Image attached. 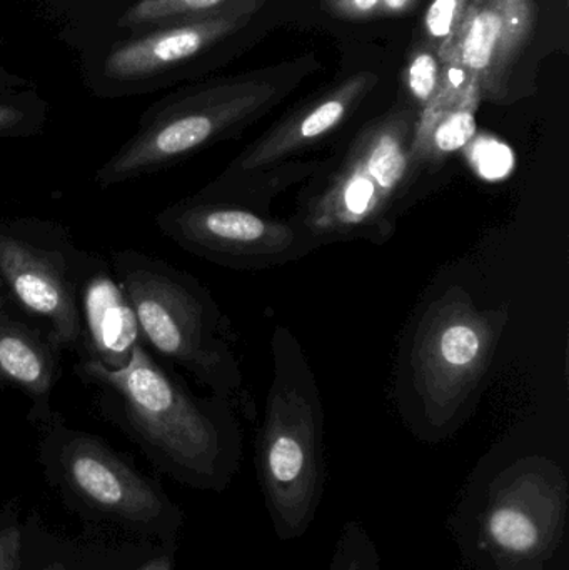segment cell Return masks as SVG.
Masks as SVG:
<instances>
[{"label": "cell", "instance_id": "obj_26", "mask_svg": "<svg viewBox=\"0 0 569 570\" xmlns=\"http://www.w3.org/2000/svg\"><path fill=\"white\" fill-rule=\"evenodd\" d=\"M333 16L346 20H371L381 17V0H323Z\"/></svg>", "mask_w": 569, "mask_h": 570}, {"label": "cell", "instance_id": "obj_5", "mask_svg": "<svg viewBox=\"0 0 569 570\" xmlns=\"http://www.w3.org/2000/svg\"><path fill=\"white\" fill-rule=\"evenodd\" d=\"M37 432L43 479L87 531L179 542L183 509L100 435L67 424L59 412Z\"/></svg>", "mask_w": 569, "mask_h": 570}, {"label": "cell", "instance_id": "obj_11", "mask_svg": "<svg viewBox=\"0 0 569 570\" xmlns=\"http://www.w3.org/2000/svg\"><path fill=\"white\" fill-rule=\"evenodd\" d=\"M79 250L62 224L37 217L0 220V279L7 297L46 321L60 348L77 357L82 352L73 284Z\"/></svg>", "mask_w": 569, "mask_h": 570}, {"label": "cell", "instance_id": "obj_9", "mask_svg": "<svg viewBox=\"0 0 569 570\" xmlns=\"http://www.w3.org/2000/svg\"><path fill=\"white\" fill-rule=\"evenodd\" d=\"M569 482L560 465L527 458L504 469L480 515V546L497 570H541L567 528Z\"/></svg>", "mask_w": 569, "mask_h": 570}, {"label": "cell", "instance_id": "obj_15", "mask_svg": "<svg viewBox=\"0 0 569 570\" xmlns=\"http://www.w3.org/2000/svg\"><path fill=\"white\" fill-rule=\"evenodd\" d=\"M60 352L49 328L26 324L0 305V392L12 387L29 399L27 421L36 429L56 412L52 392L60 377Z\"/></svg>", "mask_w": 569, "mask_h": 570}, {"label": "cell", "instance_id": "obj_27", "mask_svg": "<svg viewBox=\"0 0 569 570\" xmlns=\"http://www.w3.org/2000/svg\"><path fill=\"white\" fill-rule=\"evenodd\" d=\"M30 87H33L32 80L19 76V73L0 63V92H3V90L30 89Z\"/></svg>", "mask_w": 569, "mask_h": 570}, {"label": "cell", "instance_id": "obj_14", "mask_svg": "<svg viewBox=\"0 0 569 570\" xmlns=\"http://www.w3.org/2000/svg\"><path fill=\"white\" fill-rule=\"evenodd\" d=\"M73 284L82 337L79 361L97 362L112 371L126 367L137 345L144 342L136 312L110 261L80 249Z\"/></svg>", "mask_w": 569, "mask_h": 570}, {"label": "cell", "instance_id": "obj_22", "mask_svg": "<svg viewBox=\"0 0 569 570\" xmlns=\"http://www.w3.org/2000/svg\"><path fill=\"white\" fill-rule=\"evenodd\" d=\"M327 570H381L376 544L360 521H347L341 529Z\"/></svg>", "mask_w": 569, "mask_h": 570}, {"label": "cell", "instance_id": "obj_6", "mask_svg": "<svg viewBox=\"0 0 569 570\" xmlns=\"http://www.w3.org/2000/svg\"><path fill=\"white\" fill-rule=\"evenodd\" d=\"M274 379L256 441L264 504L279 541L303 538L323 499V409L316 381L286 328L274 335Z\"/></svg>", "mask_w": 569, "mask_h": 570}, {"label": "cell", "instance_id": "obj_23", "mask_svg": "<svg viewBox=\"0 0 569 570\" xmlns=\"http://www.w3.org/2000/svg\"><path fill=\"white\" fill-rule=\"evenodd\" d=\"M468 163L481 179H504L514 169V154L507 144L488 134H474L473 139L464 147Z\"/></svg>", "mask_w": 569, "mask_h": 570}, {"label": "cell", "instance_id": "obj_13", "mask_svg": "<svg viewBox=\"0 0 569 570\" xmlns=\"http://www.w3.org/2000/svg\"><path fill=\"white\" fill-rule=\"evenodd\" d=\"M380 82L374 72H357L304 102L243 150L220 176L263 173L287 164L291 157L340 129L360 109Z\"/></svg>", "mask_w": 569, "mask_h": 570}, {"label": "cell", "instance_id": "obj_4", "mask_svg": "<svg viewBox=\"0 0 569 570\" xmlns=\"http://www.w3.org/2000/svg\"><path fill=\"white\" fill-rule=\"evenodd\" d=\"M320 164H283L263 173L217 176L156 216L163 236L200 259L230 269L290 263L316 249L303 227L271 214V200Z\"/></svg>", "mask_w": 569, "mask_h": 570}, {"label": "cell", "instance_id": "obj_16", "mask_svg": "<svg viewBox=\"0 0 569 570\" xmlns=\"http://www.w3.org/2000/svg\"><path fill=\"white\" fill-rule=\"evenodd\" d=\"M480 87L474 86L463 96H450L440 90L438 96L418 112L414 126V164L421 174L436 170L451 154L460 153L477 134V110L480 107Z\"/></svg>", "mask_w": 569, "mask_h": 570}, {"label": "cell", "instance_id": "obj_21", "mask_svg": "<svg viewBox=\"0 0 569 570\" xmlns=\"http://www.w3.org/2000/svg\"><path fill=\"white\" fill-rule=\"evenodd\" d=\"M443 60L440 52L428 43L420 42L408 57L403 82L411 100L423 110L440 92Z\"/></svg>", "mask_w": 569, "mask_h": 570}, {"label": "cell", "instance_id": "obj_2", "mask_svg": "<svg viewBox=\"0 0 569 570\" xmlns=\"http://www.w3.org/2000/svg\"><path fill=\"white\" fill-rule=\"evenodd\" d=\"M109 261L136 312L144 345L254 421L256 404L244 387L236 335L207 287L140 250H117Z\"/></svg>", "mask_w": 569, "mask_h": 570}, {"label": "cell", "instance_id": "obj_1", "mask_svg": "<svg viewBox=\"0 0 569 570\" xmlns=\"http://www.w3.org/2000/svg\"><path fill=\"white\" fill-rule=\"evenodd\" d=\"M73 372L96 391L100 415L139 448L156 471L204 492H224L239 471L243 441L233 405L199 397L137 345L126 367L77 361Z\"/></svg>", "mask_w": 569, "mask_h": 570}, {"label": "cell", "instance_id": "obj_25", "mask_svg": "<svg viewBox=\"0 0 569 570\" xmlns=\"http://www.w3.org/2000/svg\"><path fill=\"white\" fill-rule=\"evenodd\" d=\"M23 519L16 501L0 505V570H20Z\"/></svg>", "mask_w": 569, "mask_h": 570}, {"label": "cell", "instance_id": "obj_28", "mask_svg": "<svg viewBox=\"0 0 569 570\" xmlns=\"http://www.w3.org/2000/svg\"><path fill=\"white\" fill-rule=\"evenodd\" d=\"M420 0H381V16L401 17L410 13Z\"/></svg>", "mask_w": 569, "mask_h": 570}, {"label": "cell", "instance_id": "obj_24", "mask_svg": "<svg viewBox=\"0 0 569 570\" xmlns=\"http://www.w3.org/2000/svg\"><path fill=\"white\" fill-rule=\"evenodd\" d=\"M473 0H433L423 19V42L438 52L450 46Z\"/></svg>", "mask_w": 569, "mask_h": 570}, {"label": "cell", "instance_id": "obj_8", "mask_svg": "<svg viewBox=\"0 0 569 570\" xmlns=\"http://www.w3.org/2000/svg\"><path fill=\"white\" fill-rule=\"evenodd\" d=\"M503 312L487 311L463 287L431 302L411 347V381L426 432L443 438L490 371Z\"/></svg>", "mask_w": 569, "mask_h": 570}, {"label": "cell", "instance_id": "obj_29", "mask_svg": "<svg viewBox=\"0 0 569 570\" xmlns=\"http://www.w3.org/2000/svg\"><path fill=\"white\" fill-rule=\"evenodd\" d=\"M7 292L6 287H3L2 279H0V305L6 304Z\"/></svg>", "mask_w": 569, "mask_h": 570}, {"label": "cell", "instance_id": "obj_19", "mask_svg": "<svg viewBox=\"0 0 569 570\" xmlns=\"http://www.w3.org/2000/svg\"><path fill=\"white\" fill-rule=\"evenodd\" d=\"M49 104L36 87L0 92V140L30 139L46 129Z\"/></svg>", "mask_w": 569, "mask_h": 570}, {"label": "cell", "instance_id": "obj_12", "mask_svg": "<svg viewBox=\"0 0 569 570\" xmlns=\"http://www.w3.org/2000/svg\"><path fill=\"white\" fill-rule=\"evenodd\" d=\"M534 23V0H473L457 36L441 50V60H453L470 70L480 86L481 100L503 102Z\"/></svg>", "mask_w": 569, "mask_h": 570}, {"label": "cell", "instance_id": "obj_7", "mask_svg": "<svg viewBox=\"0 0 569 570\" xmlns=\"http://www.w3.org/2000/svg\"><path fill=\"white\" fill-rule=\"evenodd\" d=\"M416 119L413 109L400 107L364 127L343 160L304 197L294 217L316 247L391 233V217L423 177L411 153Z\"/></svg>", "mask_w": 569, "mask_h": 570}, {"label": "cell", "instance_id": "obj_10", "mask_svg": "<svg viewBox=\"0 0 569 570\" xmlns=\"http://www.w3.org/2000/svg\"><path fill=\"white\" fill-rule=\"evenodd\" d=\"M261 6L127 33L87 66L86 86L100 99L144 96L174 86L220 43L247 26Z\"/></svg>", "mask_w": 569, "mask_h": 570}, {"label": "cell", "instance_id": "obj_18", "mask_svg": "<svg viewBox=\"0 0 569 570\" xmlns=\"http://www.w3.org/2000/svg\"><path fill=\"white\" fill-rule=\"evenodd\" d=\"M267 0H136L117 26L127 33L143 32L164 23L204 19L244 6L263 7Z\"/></svg>", "mask_w": 569, "mask_h": 570}, {"label": "cell", "instance_id": "obj_3", "mask_svg": "<svg viewBox=\"0 0 569 570\" xmlns=\"http://www.w3.org/2000/svg\"><path fill=\"white\" fill-rule=\"evenodd\" d=\"M306 63L223 77L184 87L147 107L136 132L99 167L100 189L176 167L194 154L233 139L269 112L300 82Z\"/></svg>", "mask_w": 569, "mask_h": 570}, {"label": "cell", "instance_id": "obj_20", "mask_svg": "<svg viewBox=\"0 0 569 570\" xmlns=\"http://www.w3.org/2000/svg\"><path fill=\"white\" fill-rule=\"evenodd\" d=\"M70 546L72 539L50 529L33 512L23 519L20 570H67Z\"/></svg>", "mask_w": 569, "mask_h": 570}, {"label": "cell", "instance_id": "obj_17", "mask_svg": "<svg viewBox=\"0 0 569 570\" xmlns=\"http://www.w3.org/2000/svg\"><path fill=\"white\" fill-rule=\"evenodd\" d=\"M72 539L67 570H176L179 542L86 531Z\"/></svg>", "mask_w": 569, "mask_h": 570}]
</instances>
